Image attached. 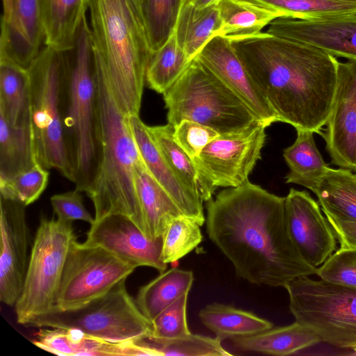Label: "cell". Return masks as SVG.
Instances as JSON below:
<instances>
[{
  "label": "cell",
  "mask_w": 356,
  "mask_h": 356,
  "mask_svg": "<svg viewBox=\"0 0 356 356\" xmlns=\"http://www.w3.org/2000/svg\"><path fill=\"white\" fill-rule=\"evenodd\" d=\"M200 227L184 215L173 219L162 235L163 261L175 262L193 251L202 241Z\"/></svg>",
  "instance_id": "obj_37"
},
{
  "label": "cell",
  "mask_w": 356,
  "mask_h": 356,
  "mask_svg": "<svg viewBox=\"0 0 356 356\" xmlns=\"http://www.w3.org/2000/svg\"><path fill=\"white\" fill-rule=\"evenodd\" d=\"M218 135L213 129L191 120H184L174 126L175 140L193 159Z\"/></svg>",
  "instance_id": "obj_42"
},
{
  "label": "cell",
  "mask_w": 356,
  "mask_h": 356,
  "mask_svg": "<svg viewBox=\"0 0 356 356\" xmlns=\"http://www.w3.org/2000/svg\"><path fill=\"white\" fill-rule=\"evenodd\" d=\"M207 232L246 281L272 287L316 275L288 232L285 197L249 181L227 188L206 202Z\"/></svg>",
  "instance_id": "obj_1"
},
{
  "label": "cell",
  "mask_w": 356,
  "mask_h": 356,
  "mask_svg": "<svg viewBox=\"0 0 356 356\" xmlns=\"http://www.w3.org/2000/svg\"><path fill=\"white\" fill-rule=\"evenodd\" d=\"M3 1V16L1 22H7L9 21L13 12V0H2Z\"/></svg>",
  "instance_id": "obj_45"
},
{
  "label": "cell",
  "mask_w": 356,
  "mask_h": 356,
  "mask_svg": "<svg viewBox=\"0 0 356 356\" xmlns=\"http://www.w3.org/2000/svg\"><path fill=\"white\" fill-rule=\"evenodd\" d=\"M26 207L0 196V300L10 307L21 295L30 257Z\"/></svg>",
  "instance_id": "obj_13"
},
{
  "label": "cell",
  "mask_w": 356,
  "mask_h": 356,
  "mask_svg": "<svg viewBox=\"0 0 356 356\" xmlns=\"http://www.w3.org/2000/svg\"><path fill=\"white\" fill-rule=\"evenodd\" d=\"M284 288L296 322L321 341L341 348L356 346V287L303 276Z\"/></svg>",
  "instance_id": "obj_9"
},
{
  "label": "cell",
  "mask_w": 356,
  "mask_h": 356,
  "mask_svg": "<svg viewBox=\"0 0 356 356\" xmlns=\"http://www.w3.org/2000/svg\"><path fill=\"white\" fill-rule=\"evenodd\" d=\"M44 46L40 0H13L9 21L1 23L0 61L28 69Z\"/></svg>",
  "instance_id": "obj_19"
},
{
  "label": "cell",
  "mask_w": 356,
  "mask_h": 356,
  "mask_svg": "<svg viewBox=\"0 0 356 356\" xmlns=\"http://www.w3.org/2000/svg\"><path fill=\"white\" fill-rule=\"evenodd\" d=\"M266 32L314 45L334 57L356 60V15L308 19L280 17Z\"/></svg>",
  "instance_id": "obj_17"
},
{
  "label": "cell",
  "mask_w": 356,
  "mask_h": 356,
  "mask_svg": "<svg viewBox=\"0 0 356 356\" xmlns=\"http://www.w3.org/2000/svg\"><path fill=\"white\" fill-rule=\"evenodd\" d=\"M325 216L341 245L340 248H356V222Z\"/></svg>",
  "instance_id": "obj_44"
},
{
  "label": "cell",
  "mask_w": 356,
  "mask_h": 356,
  "mask_svg": "<svg viewBox=\"0 0 356 356\" xmlns=\"http://www.w3.org/2000/svg\"><path fill=\"white\" fill-rule=\"evenodd\" d=\"M296 131L295 142L283 151L289 168L286 183L301 185L313 192L330 167L315 144L314 133L309 130Z\"/></svg>",
  "instance_id": "obj_29"
},
{
  "label": "cell",
  "mask_w": 356,
  "mask_h": 356,
  "mask_svg": "<svg viewBox=\"0 0 356 356\" xmlns=\"http://www.w3.org/2000/svg\"><path fill=\"white\" fill-rule=\"evenodd\" d=\"M65 53L68 76L65 131L75 188L86 193L97 165L95 61L91 31L86 19L74 46Z\"/></svg>",
  "instance_id": "obj_6"
},
{
  "label": "cell",
  "mask_w": 356,
  "mask_h": 356,
  "mask_svg": "<svg viewBox=\"0 0 356 356\" xmlns=\"http://www.w3.org/2000/svg\"><path fill=\"white\" fill-rule=\"evenodd\" d=\"M35 164L31 126H13L0 114V179L11 178Z\"/></svg>",
  "instance_id": "obj_33"
},
{
  "label": "cell",
  "mask_w": 356,
  "mask_h": 356,
  "mask_svg": "<svg viewBox=\"0 0 356 356\" xmlns=\"http://www.w3.org/2000/svg\"><path fill=\"white\" fill-rule=\"evenodd\" d=\"M95 66L127 115H139L152 52L129 0H89Z\"/></svg>",
  "instance_id": "obj_4"
},
{
  "label": "cell",
  "mask_w": 356,
  "mask_h": 356,
  "mask_svg": "<svg viewBox=\"0 0 356 356\" xmlns=\"http://www.w3.org/2000/svg\"><path fill=\"white\" fill-rule=\"evenodd\" d=\"M267 127L257 120L241 130L219 134L193 159L200 174L216 188L248 181L261 158Z\"/></svg>",
  "instance_id": "obj_12"
},
{
  "label": "cell",
  "mask_w": 356,
  "mask_h": 356,
  "mask_svg": "<svg viewBox=\"0 0 356 356\" xmlns=\"http://www.w3.org/2000/svg\"><path fill=\"white\" fill-rule=\"evenodd\" d=\"M325 125L321 136L332 163L356 172V60L339 61L335 96Z\"/></svg>",
  "instance_id": "obj_16"
},
{
  "label": "cell",
  "mask_w": 356,
  "mask_h": 356,
  "mask_svg": "<svg viewBox=\"0 0 356 356\" xmlns=\"http://www.w3.org/2000/svg\"><path fill=\"white\" fill-rule=\"evenodd\" d=\"M182 0H143V26L152 54L175 31Z\"/></svg>",
  "instance_id": "obj_35"
},
{
  "label": "cell",
  "mask_w": 356,
  "mask_h": 356,
  "mask_svg": "<svg viewBox=\"0 0 356 356\" xmlns=\"http://www.w3.org/2000/svg\"><path fill=\"white\" fill-rule=\"evenodd\" d=\"M136 268L101 247L76 239L67 253L54 307L66 310L82 306L126 280Z\"/></svg>",
  "instance_id": "obj_11"
},
{
  "label": "cell",
  "mask_w": 356,
  "mask_h": 356,
  "mask_svg": "<svg viewBox=\"0 0 356 356\" xmlns=\"http://www.w3.org/2000/svg\"><path fill=\"white\" fill-rule=\"evenodd\" d=\"M321 279L356 287V248H340L316 269Z\"/></svg>",
  "instance_id": "obj_41"
},
{
  "label": "cell",
  "mask_w": 356,
  "mask_h": 356,
  "mask_svg": "<svg viewBox=\"0 0 356 356\" xmlns=\"http://www.w3.org/2000/svg\"><path fill=\"white\" fill-rule=\"evenodd\" d=\"M194 280L191 270L172 268L141 286L135 299L140 312L152 320L182 296L188 293Z\"/></svg>",
  "instance_id": "obj_28"
},
{
  "label": "cell",
  "mask_w": 356,
  "mask_h": 356,
  "mask_svg": "<svg viewBox=\"0 0 356 356\" xmlns=\"http://www.w3.org/2000/svg\"><path fill=\"white\" fill-rule=\"evenodd\" d=\"M97 165L86 191L95 209V221L111 214L129 217L143 232L134 174L142 159L128 122L106 76L95 65Z\"/></svg>",
  "instance_id": "obj_3"
},
{
  "label": "cell",
  "mask_w": 356,
  "mask_h": 356,
  "mask_svg": "<svg viewBox=\"0 0 356 356\" xmlns=\"http://www.w3.org/2000/svg\"><path fill=\"white\" fill-rule=\"evenodd\" d=\"M353 351V353H350V355H356V346L351 348Z\"/></svg>",
  "instance_id": "obj_48"
},
{
  "label": "cell",
  "mask_w": 356,
  "mask_h": 356,
  "mask_svg": "<svg viewBox=\"0 0 356 356\" xmlns=\"http://www.w3.org/2000/svg\"><path fill=\"white\" fill-rule=\"evenodd\" d=\"M221 29L217 5L197 8L182 0L174 33L179 46L191 60L212 38L219 35Z\"/></svg>",
  "instance_id": "obj_25"
},
{
  "label": "cell",
  "mask_w": 356,
  "mask_h": 356,
  "mask_svg": "<svg viewBox=\"0 0 356 356\" xmlns=\"http://www.w3.org/2000/svg\"><path fill=\"white\" fill-rule=\"evenodd\" d=\"M163 95L168 122L173 127L188 120L223 134L241 130L258 120L196 57Z\"/></svg>",
  "instance_id": "obj_7"
},
{
  "label": "cell",
  "mask_w": 356,
  "mask_h": 356,
  "mask_svg": "<svg viewBox=\"0 0 356 356\" xmlns=\"http://www.w3.org/2000/svg\"><path fill=\"white\" fill-rule=\"evenodd\" d=\"M229 40L278 122L321 135L337 89L336 57L267 32Z\"/></svg>",
  "instance_id": "obj_2"
},
{
  "label": "cell",
  "mask_w": 356,
  "mask_h": 356,
  "mask_svg": "<svg viewBox=\"0 0 356 356\" xmlns=\"http://www.w3.org/2000/svg\"><path fill=\"white\" fill-rule=\"evenodd\" d=\"M268 126L277 118L261 94L227 37L212 38L195 56Z\"/></svg>",
  "instance_id": "obj_18"
},
{
  "label": "cell",
  "mask_w": 356,
  "mask_h": 356,
  "mask_svg": "<svg viewBox=\"0 0 356 356\" xmlns=\"http://www.w3.org/2000/svg\"><path fill=\"white\" fill-rule=\"evenodd\" d=\"M191 60L179 46L173 33L151 56L145 74L148 87L163 94L179 78Z\"/></svg>",
  "instance_id": "obj_34"
},
{
  "label": "cell",
  "mask_w": 356,
  "mask_h": 356,
  "mask_svg": "<svg viewBox=\"0 0 356 356\" xmlns=\"http://www.w3.org/2000/svg\"><path fill=\"white\" fill-rule=\"evenodd\" d=\"M198 315L202 323L221 341L253 335L273 327L271 322L254 313L216 302L206 305Z\"/></svg>",
  "instance_id": "obj_30"
},
{
  "label": "cell",
  "mask_w": 356,
  "mask_h": 356,
  "mask_svg": "<svg viewBox=\"0 0 356 356\" xmlns=\"http://www.w3.org/2000/svg\"><path fill=\"white\" fill-rule=\"evenodd\" d=\"M76 239L72 222L41 218L22 291L15 305L19 323L24 325L54 307L67 253Z\"/></svg>",
  "instance_id": "obj_10"
},
{
  "label": "cell",
  "mask_w": 356,
  "mask_h": 356,
  "mask_svg": "<svg viewBox=\"0 0 356 356\" xmlns=\"http://www.w3.org/2000/svg\"><path fill=\"white\" fill-rule=\"evenodd\" d=\"M128 122L140 156L149 173L171 197L184 216L202 226L206 218L203 201L177 176L165 160L139 115H128Z\"/></svg>",
  "instance_id": "obj_20"
},
{
  "label": "cell",
  "mask_w": 356,
  "mask_h": 356,
  "mask_svg": "<svg viewBox=\"0 0 356 356\" xmlns=\"http://www.w3.org/2000/svg\"><path fill=\"white\" fill-rule=\"evenodd\" d=\"M126 280L108 293L82 306L62 310L52 307L24 325L70 328L111 341H136L150 337L152 322L139 309L126 288Z\"/></svg>",
  "instance_id": "obj_8"
},
{
  "label": "cell",
  "mask_w": 356,
  "mask_h": 356,
  "mask_svg": "<svg viewBox=\"0 0 356 356\" xmlns=\"http://www.w3.org/2000/svg\"><path fill=\"white\" fill-rule=\"evenodd\" d=\"M313 193L325 216L356 222V173L329 168Z\"/></svg>",
  "instance_id": "obj_31"
},
{
  "label": "cell",
  "mask_w": 356,
  "mask_h": 356,
  "mask_svg": "<svg viewBox=\"0 0 356 356\" xmlns=\"http://www.w3.org/2000/svg\"><path fill=\"white\" fill-rule=\"evenodd\" d=\"M282 17L316 19L356 15V0H254Z\"/></svg>",
  "instance_id": "obj_36"
},
{
  "label": "cell",
  "mask_w": 356,
  "mask_h": 356,
  "mask_svg": "<svg viewBox=\"0 0 356 356\" xmlns=\"http://www.w3.org/2000/svg\"><path fill=\"white\" fill-rule=\"evenodd\" d=\"M134 184L142 213L144 234L150 239L162 236L170 222L183 213L149 173L143 159L135 166Z\"/></svg>",
  "instance_id": "obj_22"
},
{
  "label": "cell",
  "mask_w": 356,
  "mask_h": 356,
  "mask_svg": "<svg viewBox=\"0 0 356 356\" xmlns=\"http://www.w3.org/2000/svg\"><path fill=\"white\" fill-rule=\"evenodd\" d=\"M89 0H40L44 45L66 51L74 44Z\"/></svg>",
  "instance_id": "obj_23"
},
{
  "label": "cell",
  "mask_w": 356,
  "mask_h": 356,
  "mask_svg": "<svg viewBox=\"0 0 356 356\" xmlns=\"http://www.w3.org/2000/svg\"><path fill=\"white\" fill-rule=\"evenodd\" d=\"M0 114L13 126L31 125L29 71L5 61H0Z\"/></svg>",
  "instance_id": "obj_32"
},
{
  "label": "cell",
  "mask_w": 356,
  "mask_h": 356,
  "mask_svg": "<svg viewBox=\"0 0 356 356\" xmlns=\"http://www.w3.org/2000/svg\"><path fill=\"white\" fill-rule=\"evenodd\" d=\"M150 346L156 348L161 356H230L216 337L189 333L172 339H144Z\"/></svg>",
  "instance_id": "obj_38"
},
{
  "label": "cell",
  "mask_w": 356,
  "mask_h": 356,
  "mask_svg": "<svg viewBox=\"0 0 356 356\" xmlns=\"http://www.w3.org/2000/svg\"><path fill=\"white\" fill-rule=\"evenodd\" d=\"M50 202L54 213L60 220L73 222L79 220L90 225L95 222V217L92 216L83 204L81 192L76 188L52 195Z\"/></svg>",
  "instance_id": "obj_43"
},
{
  "label": "cell",
  "mask_w": 356,
  "mask_h": 356,
  "mask_svg": "<svg viewBox=\"0 0 356 356\" xmlns=\"http://www.w3.org/2000/svg\"><path fill=\"white\" fill-rule=\"evenodd\" d=\"M33 343L63 356H137L139 353L136 341L111 342L70 328L41 327Z\"/></svg>",
  "instance_id": "obj_21"
},
{
  "label": "cell",
  "mask_w": 356,
  "mask_h": 356,
  "mask_svg": "<svg viewBox=\"0 0 356 356\" xmlns=\"http://www.w3.org/2000/svg\"><path fill=\"white\" fill-rule=\"evenodd\" d=\"M130 4L138 17L139 22L143 26V12H142V6H143V0H129Z\"/></svg>",
  "instance_id": "obj_46"
},
{
  "label": "cell",
  "mask_w": 356,
  "mask_h": 356,
  "mask_svg": "<svg viewBox=\"0 0 356 356\" xmlns=\"http://www.w3.org/2000/svg\"><path fill=\"white\" fill-rule=\"evenodd\" d=\"M148 131L165 160L181 180L203 202L211 198L216 188L199 172L193 159L174 138V127L147 126Z\"/></svg>",
  "instance_id": "obj_27"
},
{
  "label": "cell",
  "mask_w": 356,
  "mask_h": 356,
  "mask_svg": "<svg viewBox=\"0 0 356 356\" xmlns=\"http://www.w3.org/2000/svg\"><path fill=\"white\" fill-rule=\"evenodd\" d=\"M30 124L37 163L74 182L64 125L68 64L65 51L44 45L28 67Z\"/></svg>",
  "instance_id": "obj_5"
},
{
  "label": "cell",
  "mask_w": 356,
  "mask_h": 356,
  "mask_svg": "<svg viewBox=\"0 0 356 356\" xmlns=\"http://www.w3.org/2000/svg\"><path fill=\"white\" fill-rule=\"evenodd\" d=\"M49 177L48 170L37 163L11 178L0 179V196L28 206L42 194L47 186Z\"/></svg>",
  "instance_id": "obj_39"
},
{
  "label": "cell",
  "mask_w": 356,
  "mask_h": 356,
  "mask_svg": "<svg viewBox=\"0 0 356 356\" xmlns=\"http://www.w3.org/2000/svg\"><path fill=\"white\" fill-rule=\"evenodd\" d=\"M241 351L271 355H289L321 342L317 334L309 327L295 323L247 337L231 339Z\"/></svg>",
  "instance_id": "obj_24"
},
{
  "label": "cell",
  "mask_w": 356,
  "mask_h": 356,
  "mask_svg": "<svg viewBox=\"0 0 356 356\" xmlns=\"http://www.w3.org/2000/svg\"><path fill=\"white\" fill-rule=\"evenodd\" d=\"M84 243L101 247L136 268L148 266L159 273L167 269L161 257L162 236L149 238L123 214H111L95 221Z\"/></svg>",
  "instance_id": "obj_15"
},
{
  "label": "cell",
  "mask_w": 356,
  "mask_h": 356,
  "mask_svg": "<svg viewBox=\"0 0 356 356\" xmlns=\"http://www.w3.org/2000/svg\"><path fill=\"white\" fill-rule=\"evenodd\" d=\"M285 217L295 248L310 266L317 268L336 250L334 232L309 193L290 189L285 197Z\"/></svg>",
  "instance_id": "obj_14"
},
{
  "label": "cell",
  "mask_w": 356,
  "mask_h": 356,
  "mask_svg": "<svg viewBox=\"0 0 356 356\" xmlns=\"http://www.w3.org/2000/svg\"><path fill=\"white\" fill-rule=\"evenodd\" d=\"M197 8H204L213 5H218L221 0H186Z\"/></svg>",
  "instance_id": "obj_47"
},
{
  "label": "cell",
  "mask_w": 356,
  "mask_h": 356,
  "mask_svg": "<svg viewBox=\"0 0 356 356\" xmlns=\"http://www.w3.org/2000/svg\"><path fill=\"white\" fill-rule=\"evenodd\" d=\"M188 294L182 296L152 320L153 332L148 338L172 339L191 333L186 315Z\"/></svg>",
  "instance_id": "obj_40"
},
{
  "label": "cell",
  "mask_w": 356,
  "mask_h": 356,
  "mask_svg": "<svg viewBox=\"0 0 356 356\" xmlns=\"http://www.w3.org/2000/svg\"><path fill=\"white\" fill-rule=\"evenodd\" d=\"M217 6L222 21L219 35L229 40L258 34L282 17L275 9L254 0H221Z\"/></svg>",
  "instance_id": "obj_26"
}]
</instances>
